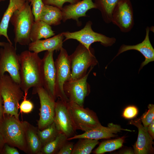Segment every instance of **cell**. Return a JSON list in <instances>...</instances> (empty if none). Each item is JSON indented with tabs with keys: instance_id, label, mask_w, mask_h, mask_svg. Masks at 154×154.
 Wrapping results in <instances>:
<instances>
[{
	"instance_id": "6da1fadb",
	"label": "cell",
	"mask_w": 154,
	"mask_h": 154,
	"mask_svg": "<svg viewBox=\"0 0 154 154\" xmlns=\"http://www.w3.org/2000/svg\"><path fill=\"white\" fill-rule=\"evenodd\" d=\"M19 56L20 64V87L27 98L31 88L42 86L41 76V59L38 54L29 50L22 52Z\"/></svg>"
},
{
	"instance_id": "7a4b0ae2",
	"label": "cell",
	"mask_w": 154,
	"mask_h": 154,
	"mask_svg": "<svg viewBox=\"0 0 154 154\" xmlns=\"http://www.w3.org/2000/svg\"><path fill=\"white\" fill-rule=\"evenodd\" d=\"M0 133L5 143L28 153L24 121L4 114L0 122Z\"/></svg>"
},
{
	"instance_id": "3957f363",
	"label": "cell",
	"mask_w": 154,
	"mask_h": 154,
	"mask_svg": "<svg viewBox=\"0 0 154 154\" xmlns=\"http://www.w3.org/2000/svg\"><path fill=\"white\" fill-rule=\"evenodd\" d=\"M0 94L3 101L4 114L19 119V102L24 96L20 85L9 75L5 74L0 78Z\"/></svg>"
},
{
	"instance_id": "277c9868",
	"label": "cell",
	"mask_w": 154,
	"mask_h": 154,
	"mask_svg": "<svg viewBox=\"0 0 154 154\" xmlns=\"http://www.w3.org/2000/svg\"><path fill=\"white\" fill-rule=\"evenodd\" d=\"M34 21L31 5L27 0L22 8L15 12L10 21L14 27L15 48L17 43L28 45L31 42L30 34Z\"/></svg>"
},
{
	"instance_id": "5b68a950",
	"label": "cell",
	"mask_w": 154,
	"mask_h": 154,
	"mask_svg": "<svg viewBox=\"0 0 154 154\" xmlns=\"http://www.w3.org/2000/svg\"><path fill=\"white\" fill-rule=\"evenodd\" d=\"M69 57L71 73L68 81L82 78L86 74L89 67H94L98 63L93 48L91 47L88 50L80 43Z\"/></svg>"
},
{
	"instance_id": "8992f818",
	"label": "cell",
	"mask_w": 154,
	"mask_h": 154,
	"mask_svg": "<svg viewBox=\"0 0 154 154\" xmlns=\"http://www.w3.org/2000/svg\"><path fill=\"white\" fill-rule=\"evenodd\" d=\"M92 22L89 21L84 27L79 31L62 33L65 38L63 42L69 39H75L88 50L90 49L91 44L95 42H100L105 47L111 46L116 42V39L114 37H109L94 32L92 29Z\"/></svg>"
},
{
	"instance_id": "52a82bcc",
	"label": "cell",
	"mask_w": 154,
	"mask_h": 154,
	"mask_svg": "<svg viewBox=\"0 0 154 154\" xmlns=\"http://www.w3.org/2000/svg\"><path fill=\"white\" fill-rule=\"evenodd\" d=\"M56 69L55 92L56 98L65 102L69 100L63 90V85L68 81L71 76V66L69 55L63 47L54 61Z\"/></svg>"
},
{
	"instance_id": "ba28073f",
	"label": "cell",
	"mask_w": 154,
	"mask_h": 154,
	"mask_svg": "<svg viewBox=\"0 0 154 154\" xmlns=\"http://www.w3.org/2000/svg\"><path fill=\"white\" fill-rule=\"evenodd\" d=\"M68 104L76 130L85 132L101 125L96 113L89 108L71 101H68Z\"/></svg>"
},
{
	"instance_id": "9c48e42d",
	"label": "cell",
	"mask_w": 154,
	"mask_h": 154,
	"mask_svg": "<svg viewBox=\"0 0 154 154\" xmlns=\"http://www.w3.org/2000/svg\"><path fill=\"white\" fill-rule=\"evenodd\" d=\"M0 48V78L7 72L12 79L20 85V64L16 48L9 42Z\"/></svg>"
},
{
	"instance_id": "30bf717a",
	"label": "cell",
	"mask_w": 154,
	"mask_h": 154,
	"mask_svg": "<svg viewBox=\"0 0 154 154\" xmlns=\"http://www.w3.org/2000/svg\"><path fill=\"white\" fill-rule=\"evenodd\" d=\"M33 88V93L37 94L40 104L38 128L42 130L54 122L56 102L42 86Z\"/></svg>"
},
{
	"instance_id": "8fae6325",
	"label": "cell",
	"mask_w": 154,
	"mask_h": 154,
	"mask_svg": "<svg viewBox=\"0 0 154 154\" xmlns=\"http://www.w3.org/2000/svg\"><path fill=\"white\" fill-rule=\"evenodd\" d=\"M94 67H90L86 74L82 78L75 80L68 81L64 84V91L69 101L84 106L85 99L89 95L90 91V86L87 80Z\"/></svg>"
},
{
	"instance_id": "7c38bea8",
	"label": "cell",
	"mask_w": 154,
	"mask_h": 154,
	"mask_svg": "<svg viewBox=\"0 0 154 154\" xmlns=\"http://www.w3.org/2000/svg\"><path fill=\"white\" fill-rule=\"evenodd\" d=\"M111 22L122 32L130 31L134 25L133 11L131 0H121L113 12Z\"/></svg>"
},
{
	"instance_id": "4fadbf2b",
	"label": "cell",
	"mask_w": 154,
	"mask_h": 154,
	"mask_svg": "<svg viewBox=\"0 0 154 154\" xmlns=\"http://www.w3.org/2000/svg\"><path fill=\"white\" fill-rule=\"evenodd\" d=\"M68 102L58 99L56 102L54 122L58 130L68 138L76 135L77 130L71 117Z\"/></svg>"
},
{
	"instance_id": "5bb4252c",
	"label": "cell",
	"mask_w": 154,
	"mask_h": 154,
	"mask_svg": "<svg viewBox=\"0 0 154 154\" xmlns=\"http://www.w3.org/2000/svg\"><path fill=\"white\" fill-rule=\"evenodd\" d=\"M54 51H47L41 59V76L43 87L55 101L56 69L53 59Z\"/></svg>"
},
{
	"instance_id": "9a60e30c",
	"label": "cell",
	"mask_w": 154,
	"mask_h": 154,
	"mask_svg": "<svg viewBox=\"0 0 154 154\" xmlns=\"http://www.w3.org/2000/svg\"><path fill=\"white\" fill-rule=\"evenodd\" d=\"M121 131H132L130 130L123 129L118 125L110 123L108 124L107 127H104L101 125L85 131L82 134L76 135L68 138L67 140L70 141L81 138H88L98 140L103 139H108L114 137L116 134Z\"/></svg>"
},
{
	"instance_id": "2e32d148",
	"label": "cell",
	"mask_w": 154,
	"mask_h": 154,
	"mask_svg": "<svg viewBox=\"0 0 154 154\" xmlns=\"http://www.w3.org/2000/svg\"><path fill=\"white\" fill-rule=\"evenodd\" d=\"M129 123L137 127L138 131L137 140L133 146L134 153H153L154 152L153 139L148 133L147 128L141 124L140 119L132 120Z\"/></svg>"
},
{
	"instance_id": "e0dca14e",
	"label": "cell",
	"mask_w": 154,
	"mask_h": 154,
	"mask_svg": "<svg viewBox=\"0 0 154 154\" xmlns=\"http://www.w3.org/2000/svg\"><path fill=\"white\" fill-rule=\"evenodd\" d=\"M92 9H96L93 0H82L74 4L66 5L63 7L61 9L62 20L65 22L68 20L72 19L79 24V18L86 17V12Z\"/></svg>"
},
{
	"instance_id": "ac0fdd59",
	"label": "cell",
	"mask_w": 154,
	"mask_h": 154,
	"mask_svg": "<svg viewBox=\"0 0 154 154\" xmlns=\"http://www.w3.org/2000/svg\"><path fill=\"white\" fill-rule=\"evenodd\" d=\"M150 28L147 27L146 28V35L144 40L141 42L135 45H122L115 58L121 53L127 50H135L140 52L145 58V60L141 65L139 70L149 62L154 61V49L152 46L149 38Z\"/></svg>"
},
{
	"instance_id": "d6986e66",
	"label": "cell",
	"mask_w": 154,
	"mask_h": 154,
	"mask_svg": "<svg viewBox=\"0 0 154 154\" xmlns=\"http://www.w3.org/2000/svg\"><path fill=\"white\" fill-rule=\"evenodd\" d=\"M64 36L62 33L44 40H38L29 44V50L38 54L44 51H60L63 47Z\"/></svg>"
},
{
	"instance_id": "ffe728a7",
	"label": "cell",
	"mask_w": 154,
	"mask_h": 154,
	"mask_svg": "<svg viewBox=\"0 0 154 154\" xmlns=\"http://www.w3.org/2000/svg\"><path fill=\"white\" fill-rule=\"evenodd\" d=\"M27 0H9L8 7L0 23V36H3L8 42L13 44L7 35V29L10 19L15 12L21 9Z\"/></svg>"
},
{
	"instance_id": "44dd1931",
	"label": "cell",
	"mask_w": 154,
	"mask_h": 154,
	"mask_svg": "<svg viewBox=\"0 0 154 154\" xmlns=\"http://www.w3.org/2000/svg\"><path fill=\"white\" fill-rule=\"evenodd\" d=\"M28 153L41 154L42 146L37 133V128L26 121H24Z\"/></svg>"
},
{
	"instance_id": "7402d4cb",
	"label": "cell",
	"mask_w": 154,
	"mask_h": 154,
	"mask_svg": "<svg viewBox=\"0 0 154 154\" xmlns=\"http://www.w3.org/2000/svg\"><path fill=\"white\" fill-rule=\"evenodd\" d=\"M62 19L61 9L55 6L44 4L40 14L39 20L50 26H56L61 23Z\"/></svg>"
},
{
	"instance_id": "603a6c76",
	"label": "cell",
	"mask_w": 154,
	"mask_h": 154,
	"mask_svg": "<svg viewBox=\"0 0 154 154\" xmlns=\"http://www.w3.org/2000/svg\"><path fill=\"white\" fill-rule=\"evenodd\" d=\"M55 35L50 25L38 20L35 21L33 24L30 34V39L31 42H34L42 38H48Z\"/></svg>"
},
{
	"instance_id": "cb8c5ba5",
	"label": "cell",
	"mask_w": 154,
	"mask_h": 154,
	"mask_svg": "<svg viewBox=\"0 0 154 154\" xmlns=\"http://www.w3.org/2000/svg\"><path fill=\"white\" fill-rule=\"evenodd\" d=\"M96 9L101 12L104 21L111 23L112 15L115 7L121 0H94Z\"/></svg>"
},
{
	"instance_id": "d4e9b609",
	"label": "cell",
	"mask_w": 154,
	"mask_h": 154,
	"mask_svg": "<svg viewBox=\"0 0 154 154\" xmlns=\"http://www.w3.org/2000/svg\"><path fill=\"white\" fill-rule=\"evenodd\" d=\"M67 139L65 134L60 132L54 139L42 147L41 154H57L63 145L68 141Z\"/></svg>"
},
{
	"instance_id": "484cf974",
	"label": "cell",
	"mask_w": 154,
	"mask_h": 154,
	"mask_svg": "<svg viewBox=\"0 0 154 154\" xmlns=\"http://www.w3.org/2000/svg\"><path fill=\"white\" fill-rule=\"evenodd\" d=\"M74 145L71 154H89L99 143L98 140L81 138Z\"/></svg>"
},
{
	"instance_id": "4316f807",
	"label": "cell",
	"mask_w": 154,
	"mask_h": 154,
	"mask_svg": "<svg viewBox=\"0 0 154 154\" xmlns=\"http://www.w3.org/2000/svg\"><path fill=\"white\" fill-rule=\"evenodd\" d=\"M124 141V137H123L104 141L100 144L94 153L96 154H102L115 150L122 146Z\"/></svg>"
},
{
	"instance_id": "83f0119b",
	"label": "cell",
	"mask_w": 154,
	"mask_h": 154,
	"mask_svg": "<svg viewBox=\"0 0 154 154\" xmlns=\"http://www.w3.org/2000/svg\"><path fill=\"white\" fill-rule=\"evenodd\" d=\"M59 133L54 122L44 129L40 130L38 129L37 130L42 147L54 139Z\"/></svg>"
},
{
	"instance_id": "f1b7e54d",
	"label": "cell",
	"mask_w": 154,
	"mask_h": 154,
	"mask_svg": "<svg viewBox=\"0 0 154 154\" xmlns=\"http://www.w3.org/2000/svg\"><path fill=\"white\" fill-rule=\"evenodd\" d=\"M32 6V11L35 21L39 20V17L44 5L42 0H27Z\"/></svg>"
},
{
	"instance_id": "f546056e",
	"label": "cell",
	"mask_w": 154,
	"mask_h": 154,
	"mask_svg": "<svg viewBox=\"0 0 154 154\" xmlns=\"http://www.w3.org/2000/svg\"><path fill=\"white\" fill-rule=\"evenodd\" d=\"M148 108L147 111L143 115L140 119L143 125L146 128L154 119V105L149 104Z\"/></svg>"
},
{
	"instance_id": "4dcf8cb0",
	"label": "cell",
	"mask_w": 154,
	"mask_h": 154,
	"mask_svg": "<svg viewBox=\"0 0 154 154\" xmlns=\"http://www.w3.org/2000/svg\"><path fill=\"white\" fill-rule=\"evenodd\" d=\"M80 0H42L45 5H52L62 9L64 4L66 2L73 4L77 3Z\"/></svg>"
},
{
	"instance_id": "1f68e13d",
	"label": "cell",
	"mask_w": 154,
	"mask_h": 154,
	"mask_svg": "<svg viewBox=\"0 0 154 154\" xmlns=\"http://www.w3.org/2000/svg\"><path fill=\"white\" fill-rule=\"evenodd\" d=\"M26 98L23 97V100L20 105L19 108L21 112L27 114L32 111L34 105L31 101L27 99Z\"/></svg>"
},
{
	"instance_id": "d6a6232c",
	"label": "cell",
	"mask_w": 154,
	"mask_h": 154,
	"mask_svg": "<svg viewBox=\"0 0 154 154\" xmlns=\"http://www.w3.org/2000/svg\"><path fill=\"white\" fill-rule=\"evenodd\" d=\"M138 110L134 106H130L125 108L123 113V117L127 119L132 118L136 116Z\"/></svg>"
},
{
	"instance_id": "836d02e7",
	"label": "cell",
	"mask_w": 154,
	"mask_h": 154,
	"mask_svg": "<svg viewBox=\"0 0 154 154\" xmlns=\"http://www.w3.org/2000/svg\"><path fill=\"white\" fill-rule=\"evenodd\" d=\"M67 141L63 145L57 154H71L74 144Z\"/></svg>"
},
{
	"instance_id": "e575fe53",
	"label": "cell",
	"mask_w": 154,
	"mask_h": 154,
	"mask_svg": "<svg viewBox=\"0 0 154 154\" xmlns=\"http://www.w3.org/2000/svg\"><path fill=\"white\" fill-rule=\"evenodd\" d=\"M5 154H19L20 153L14 147L5 143L3 149L2 153Z\"/></svg>"
},
{
	"instance_id": "d590c367",
	"label": "cell",
	"mask_w": 154,
	"mask_h": 154,
	"mask_svg": "<svg viewBox=\"0 0 154 154\" xmlns=\"http://www.w3.org/2000/svg\"><path fill=\"white\" fill-rule=\"evenodd\" d=\"M147 129L148 133L153 139H154V119L149 125Z\"/></svg>"
},
{
	"instance_id": "8d00e7d4",
	"label": "cell",
	"mask_w": 154,
	"mask_h": 154,
	"mask_svg": "<svg viewBox=\"0 0 154 154\" xmlns=\"http://www.w3.org/2000/svg\"><path fill=\"white\" fill-rule=\"evenodd\" d=\"M3 100L0 94V122L4 116L3 107Z\"/></svg>"
},
{
	"instance_id": "74e56055",
	"label": "cell",
	"mask_w": 154,
	"mask_h": 154,
	"mask_svg": "<svg viewBox=\"0 0 154 154\" xmlns=\"http://www.w3.org/2000/svg\"><path fill=\"white\" fill-rule=\"evenodd\" d=\"M5 144V143L0 133V150L1 151V153Z\"/></svg>"
},
{
	"instance_id": "f35d334b",
	"label": "cell",
	"mask_w": 154,
	"mask_h": 154,
	"mask_svg": "<svg viewBox=\"0 0 154 154\" xmlns=\"http://www.w3.org/2000/svg\"><path fill=\"white\" fill-rule=\"evenodd\" d=\"M123 154H134L133 150H132L130 149H127L125 150L123 153Z\"/></svg>"
},
{
	"instance_id": "ab89813d",
	"label": "cell",
	"mask_w": 154,
	"mask_h": 154,
	"mask_svg": "<svg viewBox=\"0 0 154 154\" xmlns=\"http://www.w3.org/2000/svg\"><path fill=\"white\" fill-rule=\"evenodd\" d=\"M5 42H0V46H1L3 47L4 46L5 43Z\"/></svg>"
},
{
	"instance_id": "60d3db41",
	"label": "cell",
	"mask_w": 154,
	"mask_h": 154,
	"mask_svg": "<svg viewBox=\"0 0 154 154\" xmlns=\"http://www.w3.org/2000/svg\"><path fill=\"white\" fill-rule=\"evenodd\" d=\"M5 0H0V2L1 1H5Z\"/></svg>"
},
{
	"instance_id": "b9f144b4",
	"label": "cell",
	"mask_w": 154,
	"mask_h": 154,
	"mask_svg": "<svg viewBox=\"0 0 154 154\" xmlns=\"http://www.w3.org/2000/svg\"><path fill=\"white\" fill-rule=\"evenodd\" d=\"M1 153V151L0 150V153Z\"/></svg>"
}]
</instances>
